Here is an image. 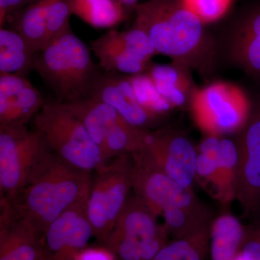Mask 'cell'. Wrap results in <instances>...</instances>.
I'll return each mask as SVG.
<instances>
[{"mask_svg": "<svg viewBox=\"0 0 260 260\" xmlns=\"http://www.w3.org/2000/svg\"><path fill=\"white\" fill-rule=\"evenodd\" d=\"M118 3L122 5L128 11H133L136 5L139 3V0H116Z\"/></svg>", "mask_w": 260, "mask_h": 260, "instance_id": "cell-34", "label": "cell"}, {"mask_svg": "<svg viewBox=\"0 0 260 260\" xmlns=\"http://www.w3.org/2000/svg\"><path fill=\"white\" fill-rule=\"evenodd\" d=\"M190 70L172 63L171 64H150L146 70L159 93L174 108L190 104L197 87L191 79Z\"/></svg>", "mask_w": 260, "mask_h": 260, "instance_id": "cell-19", "label": "cell"}, {"mask_svg": "<svg viewBox=\"0 0 260 260\" xmlns=\"http://www.w3.org/2000/svg\"><path fill=\"white\" fill-rule=\"evenodd\" d=\"M210 229L173 239L153 260H205L209 250Z\"/></svg>", "mask_w": 260, "mask_h": 260, "instance_id": "cell-26", "label": "cell"}, {"mask_svg": "<svg viewBox=\"0 0 260 260\" xmlns=\"http://www.w3.org/2000/svg\"><path fill=\"white\" fill-rule=\"evenodd\" d=\"M109 104L132 125L150 130L161 120L137 100L129 75L102 69L94 81L90 96Z\"/></svg>", "mask_w": 260, "mask_h": 260, "instance_id": "cell-15", "label": "cell"}, {"mask_svg": "<svg viewBox=\"0 0 260 260\" xmlns=\"http://www.w3.org/2000/svg\"><path fill=\"white\" fill-rule=\"evenodd\" d=\"M53 154L44 135L34 126H0V199H14Z\"/></svg>", "mask_w": 260, "mask_h": 260, "instance_id": "cell-5", "label": "cell"}, {"mask_svg": "<svg viewBox=\"0 0 260 260\" xmlns=\"http://www.w3.org/2000/svg\"><path fill=\"white\" fill-rule=\"evenodd\" d=\"M234 260H244V258L242 257V256L241 255L240 253H239V255L237 256V258H236Z\"/></svg>", "mask_w": 260, "mask_h": 260, "instance_id": "cell-35", "label": "cell"}, {"mask_svg": "<svg viewBox=\"0 0 260 260\" xmlns=\"http://www.w3.org/2000/svg\"><path fill=\"white\" fill-rule=\"evenodd\" d=\"M221 138L222 136L206 135L197 147L196 181L209 193L220 166Z\"/></svg>", "mask_w": 260, "mask_h": 260, "instance_id": "cell-27", "label": "cell"}, {"mask_svg": "<svg viewBox=\"0 0 260 260\" xmlns=\"http://www.w3.org/2000/svg\"><path fill=\"white\" fill-rule=\"evenodd\" d=\"M37 53L14 29H0V73L26 77Z\"/></svg>", "mask_w": 260, "mask_h": 260, "instance_id": "cell-22", "label": "cell"}, {"mask_svg": "<svg viewBox=\"0 0 260 260\" xmlns=\"http://www.w3.org/2000/svg\"><path fill=\"white\" fill-rule=\"evenodd\" d=\"M133 12V26L148 35L158 54L205 76L215 68V37L184 0H147Z\"/></svg>", "mask_w": 260, "mask_h": 260, "instance_id": "cell-1", "label": "cell"}, {"mask_svg": "<svg viewBox=\"0 0 260 260\" xmlns=\"http://www.w3.org/2000/svg\"><path fill=\"white\" fill-rule=\"evenodd\" d=\"M93 174L72 167L54 153L14 199L7 201L43 237L65 210L88 194Z\"/></svg>", "mask_w": 260, "mask_h": 260, "instance_id": "cell-2", "label": "cell"}, {"mask_svg": "<svg viewBox=\"0 0 260 260\" xmlns=\"http://www.w3.org/2000/svg\"><path fill=\"white\" fill-rule=\"evenodd\" d=\"M158 217L138 195L130 193L103 246L110 249L118 260H153L169 242Z\"/></svg>", "mask_w": 260, "mask_h": 260, "instance_id": "cell-6", "label": "cell"}, {"mask_svg": "<svg viewBox=\"0 0 260 260\" xmlns=\"http://www.w3.org/2000/svg\"><path fill=\"white\" fill-rule=\"evenodd\" d=\"M88 194L80 198L48 228L43 243L49 260H74L93 237L87 212Z\"/></svg>", "mask_w": 260, "mask_h": 260, "instance_id": "cell-14", "label": "cell"}, {"mask_svg": "<svg viewBox=\"0 0 260 260\" xmlns=\"http://www.w3.org/2000/svg\"><path fill=\"white\" fill-rule=\"evenodd\" d=\"M147 146L169 177L183 187L193 190L198 151L184 133L170 127L153 130Z\"/></svg>", "mask_w": 260, "mask_h": 260, "instance_id": "cell-13", "label": "cell"}, {"mask_svg": "<svg viewBox=\"0 0 260 260\" xmlns=\"http://www.w3.org/2000/svg\"><path fill=\"white\" fill-rule=\"evenodd\" d=\"M44 102L26 77L0 73V126L28 124Z\"/></svg>", "mask_w": 260, "mask_h": 260, "instance_id": "cell-17", "label": "cell"}, {"mask_svg": "<svg viewBox=\"0 0 260 260\" xmlns=\"http://www.w3.org/2000/svg\"><path fill=\"white\" fill-rule=\"evenodd\" d=\"M133 191L159 216L176 209H190L205 203L191 189L169 177L153 158L148 146L132 154Z\"/></svg>", "mask_w": 260, "mask_h": 260, "instance_id": "cell-9", "label": "cell"}, {"mask_svg": "<svg viewBox=\"0 0 260 260\" xmlns=\"http://www.w3.org/2000/svg\"><path fill=\"white\" fill-rule=\"evenodd\" d=\"M150 131L132 125L121 118L108 133L103 153L109 160L136 153L148 145Z\"/></svg>", "mask_w": 260, "mask_h": 260, "instance_id": "cell-25", "label": "cell"}, {"mask_svg": "<svg viewBox=\"0 0 260 260\" xmlns=\"http://www.w3.org/2000/svg\"><path fill=\"white\" fill-rule=\"evenodd\" d=\"M102 69L72 29L37 53L32 68L54 94V99L61 103L90 96Z\"/></svg>", "mask_w": 260, "mask_h": 260, "instance_id": "cell-3", "label": "cell"}, {"mask_svg": "<svg viewBox=\"0 0 260 260\" xmlns=\"http://www.w3.org/2000/svg\"><path fill=\"white\" fill-rule=\"evenodd\" d=\"M254 223H256V225H257L258 228H259L260 231V221L254 222Z\"/></svg>", "mask_w": 260, "mask_h": 260, "instance_id": "cell-36", "label": "cell"}, {"mask_svg": "<svg viewBox=\"0 0 260 260\" xmlns=\"http://www.w3.org/2000/svg\"><path fill=\"white\" fill-rule=\"evenodd\" d=\"M90 47L103 70L129 76L146 71L158 54L148 35L133 25L124 31L108 30L91 41Z\"/></svg>", "mask_w": 260, "mask_h": 260, "instance_id": "cell-12", "label": "cell"}, {"mask_svg": "<svg viewBox=\"0 0 260 260\" xmlns=\"http://www.w3.org/2000/svg\"><path fill=\"white\" fill-rule=\"evenodd\" d=\"M0 260H49L43 237L0 199Z\"/></svg>", "mask_w": 260, "mask_h": 260, "instance_id": "cell-16", "label": "cell"}, {"mask_svg": "<svg viewBox=\"0 0 260 260\" xmlns=\"http://www.w3.org/2000/svg\"><path fill=\"white\" fill-rule=\"evenodd\" d=\"M32 123L53 153L72 167L94 173L109 161L64 103L45 100Z\"/></svg>", "mask_w": 260, "mask_h": 260, "instance_id": "cell-4", "label": "cell"}, {"mask_svg": "<svg viewBox=\"0 0 260 260\" xmlns=\"http://www.w3.org/2000/svg\"><path fill=\"white\" fill-rule=\"evenodd\" d=\"M74 260H118L115 254L105 246H90L80 251Z\"/></svg>", "mask_w": 260, "mask_h": 260, "instance_id": "cell-33", "label": "cell"}, {"mask_svg": "<svg viewBox=\"0 0 260 260\" xmlns=\"http://www.w3.org/2000/svg\"><path fill=\"white\" fill-rule=\"evenodd\" d=\"M64 104L81 121L94 143L103 152L108 133L122 118L120 114L109 104L91 97Z\"/></svg>", "mask_w": 260, "mask_h": 260, "instance_id": "cell-18", "label": "cell"}, {"mask_svg": "<svg viewBox=\"0 0 260 260\" xmlns=\"http://www.w3.org/2000/svg\"><path fill=\"white\" fill-rule=\"evenodd\" d=\"M237 167L238 153L235 141L222 136L220 166L210 194L223 206H228L233 200L236 199Z\"/></svg>", "mask_w": 260, "mask_h": 260, "instance_id": "cell-24", "label": "cell"}, {"mask_svg": "<svg viewBox=\"0 0 260 260\" xmlns=\"http://www.w3.org/2000/svg\"><path fill=\"white\" fill-rule=\"evenodd\" d=\"M234 141L238 153L236 199L245 218L260 221V94L252 101L249 119Z\"/></svg>", "mask_w": 260, "mask_h": 260, "instance_id": "cell-11", "label": "cell"}, {"mask_svg": "<svg viewBox=\"0 0 260 260\" xmlns=\"http://www.w3.org/2000/svg\"><path fill=\"white\" fill-rule=\"evenodd\" d=\"M205 25L218 21L229 10L232 0H184Z\"/></svg>", "mask_w": 260, "mask_h": 260, "instance_id": "cell-30", "label": "cell"}, {"mask_svg": "<svg viewBox=\"0 0 260 260\" xmlns=\"http://www.w3.org/2000/svg\"><path fill=\"white\" fill-rule=\"evenodd\" d=\"M189 107L195 124L205 135L225 136L244 127L252 100L241 87L218 80L197 88Z\"/></svg>", "mask_w": 260, "mask_h": 260, "instance_id": "cell-8", "label": "cell"}, {"mask_svg": "<svg viewBox=\"0 0 260 260\" xmlns=\"http://www.w3.org/2000/svg\"><path fill=\"white\" fill-rule=\"evenodd\" d=\"M36 0H0V27L4 28L9 18Z\"/></svg>", "mask_w": 260, "mask_h": 260, "instance_id": "cell-32", "label": "cell"}, {"mask_svg": "<svg viewBox=\"0 0 260 260\" xmlns=\"http://www.w3.org/2000/svg\"><path fill=\"white\" fill-rule=\"evenodd\" d=\"M135 96L138 102L149 112L164 116L174 109L159 93L147 72L129 76Z\"/></svg>", "mask_w": 260, "mask_h": 260, "instance_id": "cell-28", "label": "cell"}, {"mask_svg": "<svg viewBox=\"0 0 260 260\" xmlns=\"http://www.w3.org/2000/svg\"><path fill=\"white\" fill-rule=\"evenodd\" d=\"M11 23L36 52L47 47V0H36L13 15Z\"/></svg>", "mask_w": 260, "mask_h": 260, "instance_id": "cell-23", "label": "cell"}, {"mask_svg": "<svg viewBox=\"0 0 260 260\" xmlns=\"http://www.w3.org/2000/svg\"><path fill=\"white\" fill-rule=\"evenodd\" d=\"M215 42L217 60L240 70L260 86V0L241 10Z\"/></svg>", "mask_w": 260, "mask_h": 260, "instance_id": "cell-10", "label": "cell"}, {"mask_svg": "<svg viewBox=\"0 0 260 260\" xmlns=\"http://www.w3.org/2000/svg\"><path fill=\"white\" fill-rule=\"evenodd\" d=\"M71 15L70 0H47V45L71 29Z\"/></svg>", "mask_w": 260, "mask_h": 260, "instance_id": "cell-29", "label": "cell"}, {"mask_svg": "<svg viewBox=\"0 0 260 260\" xmlns=\"http://www.w3.org/2000/svg\"><path fill=\"white\" fill-rule=\"evenodd\" d=\"M72 15L99 30H114L129 12L116 0H70Z\"/></svg>", "mask_w": 260, "mask_h": 260, "instance_id": "cell-21", "label": "cell"}, {"mask_svg": "<svg viewBox=\"0 0 260 260\" xmlns=\"http://www.w3.org/2000/svg\"><path fill=\"white\" fill-rule=\"evenodd\" d=\"M246 236L240 254L244 260H260V231L256 223L246 226Z\"/></svg>", "mask_w": 260, "mask_h": 260, "instance_id": "cell-31", "label": "cell"}, {"mask_svg": "<svg viewBox=\"0 0 260 260\" xmlns=\"http://www.w3.org/2000/svg\"><path fill=\"white\" fill-rule=\"evenodd\" d=\"M132 155L112 159L93 174L87 212L93 237L104 245L133 189Z\"/></svg>", "mask_w": 260, "mask_h": 260, "instance_id": "cell-7", "label": "cell"}, {"mask_svg": "<svg viewBox=\"0 0 260 260\" xmlns=\"http://www.w3.org/2000/svg\"><path fill=\"white\" fill-rule=\"evenodd\" d=\"M246 226L232 213L224 211L214 218L210 229L211 260H234L242 249Z\"/></svg>", "mask_w": 260, "mask_h": 260, "instance_id": "cell-20", "label": "cell"}]
</instances>
